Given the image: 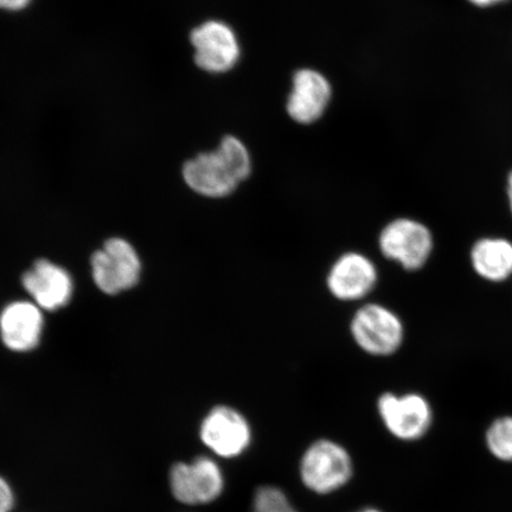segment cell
I'll use <instances>...</instances> for the list:
<instances>
[{"mask_svg":"<svg viewBox=\"0 0 512 512\" xmlns=\"http://www.w3.org/2000/svg\"><path fill=\"white\" fill-rule=\"evenodd\" d=\"M377 411L387 431L402 441L419 440L432 426V407L420 394L383 393L377 400Z\"/></svg>","mask_w":512,"mask_h":512,"instance_id":"cell-6","label":"cell"},{"mask_svg":"<svg viewBox=\"0 0 512 512\" xmlns=\"http://www.w3.org/2000/svg\"><path fill=\"white\" fill-rule=\"evenodd\" d=\"M469 2L478 6V8H489V6L501 4L505 0H469Z\"/></svg>","mask_w":512,"mask_h":512,"instance_id":"cell-19","label":"cell"},{"mask_svg":"<svg viewBox=\"0 0 512 512\" xmlns=\"http://www.w3.org/2000/svg\"><path fill=\"white\" fill-rule=\"evenodd\" d=\"M43 316L40 307L28 302L12 303L0 315V335L6 347L30 351L40 343Z\"/></svg>","mask_w":512,"mask_h":512,"instance_id":"cell-13","label":"cell"},{"mask_svg":"<svg viewBox=\"0 0 512 512\" xmlns=\"http://www.w3.org/2000/svg\"><path fill=\"white\" fill-rule=\"evenodd\" d=\"M92 271L95 284L102 292L118 294L138 283L142 264L130 243L111 239L93 255Z\"/></svg>","mask_w":512,"mask_h":512,"instance_id":"cell-8","label":"cell"},{"mask_svg":"<svg viewBox=\"0 0 512 512\" xmlns=\"http://www.w3.org/2000/svg\"><path fill=\"white\" fill-rule=\"evenodd\" d=\"M170 485L178 502L209 504L222 495L224 476L214 459L200 457L190 464L179 463L172 467Z\"/></svg>","mask_w":512,"mask_h":512,"instance_id":"cell-9","label":"cell"},{"mask_svg":"<svg viewBox=\"0 0 512 512\" xmlns=\"http://www.w3.org/2000/svg\"><path fill=\"white\" fill-rule=\"evenodd\" d=\"M251 512H298L285 492L277 486L264 485L255 491Z\"/></svg>","mask_w":512,"mask_h":512,"instance_id":"cell-16","label":"cell"},{"mask_svg":"<svg viewBox=\"0 0 512 512\" xmlns=\"http://www.w3.org/2000/svg\"><path fill=\"white\" fill-rule=\"evenodd\" d=\"M473 270L491 283H502L512 275V242L502 238H486L473 245Z\"/></svg>","mask_w":512,"mask_h":512,"instance_id":"cell-14","label":"cell"},{"mask_svg":"<svg viewBox=\"0 0 512 512\" xmlns=\"http://www.w3.org/2000/svg\"><path fill=\"white\" fill-rule=\"evenodd\" d=\"M354 475L347 448L330 439H319L307 447L299 464L303 484L318 495L342 489Z\"/></svg>","mask_w":512,"mask_h":512,"instance_id":"cell-2","label":"cell"},{"mask_svg":"<svg viewBox=\"0 0 512 512\" xmlns=\"http://www.w3.org/2000/svg\"><path fill=\"white\" fill-rule=\"evenodd\" d=\"M379 247L384 258L396 262L403 270L415 272L430 260L434 240L424 223L402 217L382 229Z\"/></svg>","mask_w":512,"mask_h":512,"instance_id":"cell-4","label":"cell"},{"mask_svg":"<svg viewBox=\"0 0 512 512\" xmlns=\"http://www.w3.org/2000/svg\"><path fill=\"white\" fill-rule=\"evenodd\" d=\"M486 445L492 456L502 462H512V416L492 422L486 432Z\"/></svg>","mask_w":512,"mask_h":512,"instance_id":"cell-15","label":"cell"},{"mask_svg":"<svg viewBox=\"0 0 512 512\" xmlns=\"http://www.w3.org/2000/svg\"><path fill=\"white\" fill-rule=\"evenodd\" d=\"M35 0H0V11L17 15L27 11Z\"/></svg>","mask_w":512,"mask_h":512,"instance_id":"cell-17","label":"cell"},{"mask_svg":"<svg viewBox=\"0 0 512 512\" xmlns=\"http://www.w3.org/2000/svg\"><path fill=\"white\" fill-rule=\"evenodd\" d=\"M251 171L247 147L238 138L227 136L214 151L188 159L182 166V178L197 195L223 198L233 194Z\"/></svg>","mask_w":512,"mask_h":512,"instance_id":"cell-1","label":"cell"},{"mask_svg":"<svg viewBox=\"0 0 512 512\" xmlns=\"http://www.w3.org/2000/svg\"><path fill=\"white\" fill-rule=\"evenodd\" d=\"M22 283L37 306L44 310H59L73 296V281L68 272L48 260H38L24 273Z\"/></svg>","mask_w":512,"mask_h":512,"instance_id":"cell-12","label":"cell"},{"mask_svg":"<svg viewBox=\"0 0 512 512\" xmlns=\"http://www.w3.org/2000/svg\"><path fill=\"white\" fill-rule=\"evenodd\" d=\"M350 332L358 348L375 357L394 355L405 341L401 318L389 307L376 303L363 305L355 312Z\"/></svg>","mask_w":512,"mask_h":512,"instance_id":"cell-3","label":"cell"},{"mask_svg":"<svg viewBox=\"0 0 512 512\" xmlns=\"http://www.w3.org/2000/svg\"><path fill=\"white\" fill-rule=\"evenodd\" d=\"M379 283L374 261L358 252L344 253L331 266L326 286L341 302H358L369 296Z\"/></svg>","mask_w":512,"mask_h":512,"instance_id":"cell-10","label":"cell"},{"mask_svg":"<svg viewBox=\"0 0 512 512\" xmlns=\"http://www.w3.org/2000/svg\"><path fill=\"white\" fill-rule=\"evenodd\" d=\"M357 512H382V511L379 510V509H375V508H366V509H362V510L357 511Z\"/></svg>","mask_w":512,"mask_h":512,"instance_id":"cell-21","label":"cell"},{"mask_svg":"<svg viewBox=\"0 0 512 512\" xmlns=\"http://www.w3.org/2000/svg\"><path fill=\"white\" fill-rule=\"evenodd\" d=\"M14 505V495L5 480L0 477V512H10Z\"/></svg>","mask_w":512,"mask_h":512,"instance_id":"cell-18","label":"cell"},{"mask_svg":"<svg viewBox=\"0 0 512 512\" xmlns=\"http://www.w3.org/2000/svg\"><path fill=\"white\" fill-rule=\"evenodd\" d=\"M189 42L194 54L192 59L198 69L209 74H222L235 67L240 57L238 37L228 24L215 21L203 22L190 31Z\"/></svg>","mask_w":512,"mask_h":512,"instance_id":"cell-5","label":"cell"},{"mask_svg":"<svg viewBox=\"0 0 512 512\" xmlns=\"http://www.w3.org/2000/svg\"><path fill=\"white\" fill-rule=\"evenodd\" d=\"M203 444L217 457H241L252 444L253 431L246 416L238 409L217 406L204 418L201 431Z\"/></svg>","mask_w":512,"mask_h":512,"instance_id":"cell-7","label":"cell"},{"mask_svg":"<svg viewBox=\"0 0 512 512\" xmlns=\"http://www.w3.org/2000/svg\"><path fill=\"white\" fill-rule=\"evenodd\" d=\"M508 197H509L510 209H511V213H512V171L510 172V175L508 178Z\"/></svg>","mask_w":512,"mask_h":512,"instance_id":"cell-20","label":"cell"},{"mask_svg":"<svg viewBox=\"0 0 512 512\" xmlns=\"http://www.w3.org/2000/svg\"><path fill=\"white\" fill-rule=\"evenodd\" d=\"M332 96L330 82L313 69H302L294 75L287 100V112L299 124L315 123L324 114Z\"/></svg>","mask_w":512,"mask_h":512,"instance_id":"cell-11","label":"cell"}]
</instances>
